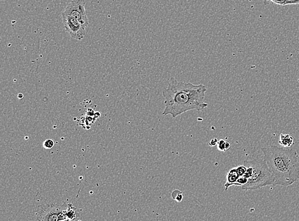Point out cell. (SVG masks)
I'll list each match as a JSON object with an SVG mask.
<instances>
[{"label":"cell","instance_id":"8992f818","mask_svg":"<svg viewBox=\"0 0 299 221\" xmlns=\"http://www.w3.org/2000/svg\"><path fill=\"white\" fill-rule=\"evenodd\" d=\"M62 17L64 27L72 38L79 41H81L85 38L86 34V30H85L86 28H85L78 19L64 12L62 14Z\"/></svg>","mask_w":299,"mask_h":221},{"label":"cell","instance_id":"ba28073f","mask_svg":"<svg viewBox=\"0 0 299 221\" xmlns=\"http://www.w3.org/2000/svg\"><path fill=\"white\" fill-rule=\"evenodd\" d=\"M279 143L281 146L285 148L290 147L294 144V138L292 135L290 134H281L280 137Z\"/></svg>","mask_w":299,"mask_h":221},{"label":"cell","instance_id":"4fadbf2b","mask_svg":"<svg viewBox=\"0 0 299 221\" xmlns=\"http://www.w3.org/2000/svg\"><path fill=\"white\" fill-rule=\"evenodd\" d=\"M237 173L239 175V177L244 176V175L246 174V170H247V168H246L245 166H239L238 167L236 168Z\"/></svg>","mask_w":299,"mask_h":221},{"label":"cell","instance_id":"52a82bcc","mask_svg":"<svg viewBox=\"0 0 299 221\" xmlns=\"http://www.w3.org/2000/svg\"><path fill=\"white\" fill-rule=\"evenodd\" d=\"M239 177H239L238 173H237L236 168L231 169L229 172L228 173L227 178H226L227 181H226L225 185V190H227L230 186L234 185L237 180H238Z\"/></svg>","mask_w":299,"mask_h":221},{"label":"cell","instance_id":"9c48e42d","mask_svg":"<svg viewBox=\"0 0 299 221\" xmlns=\"http://www.w3.org/2000/svg\"><path fill=\"white\" fill-rule=\"evenodd\" d=\"M172 198L173 200L177 201V202H181L183 200V194L181 190L175 189L173 190L172 193Z\"/></svg>","mask_w":299,"mask_h":221},{"label":"cell","instance_id":"277c9868","mask_svg":"<svg viewBox=\"0 0 299 221\" xmlns=\"http://www.w3.org/2000/svg\"><path fill=\"white\" fill-rule=\"evenodd\" d=\"M69 203H47L37 207V221H61L68 220L67 211Z\"/></svg>","mask_w":299,"mask_h":221},{"label":"cell","instance_id":"7a4b0ae2","mask_svg":"<svg viewBox=\"0 0 299 221\" xmlns=\"http://www.w3.org/2000/svg\"><path fill=\"white\" fill-rule=\"evenodd\" d=\"M274 186L289 187L299 180L298 154L294 149L276 146L261 148Z\"/></svg>","mask_w":299,"mask_h":221},{"label":"cell","instance_id":"2e32d148","mask_svg":"<svg viewBox=\"0 0 299 221\" xmlns=\"http://www.w3.org/2000/svg\"><path fill=\"white\" fill-rule=\"evenodd\" d=\"M217 143H218V142H217V139H211L210 142V145L211 146H215Z\"/></svg>","mask_w":299,"mask_h":221},{"label":"cell","instance_id":"8fae6325","mask_svg":"<svg viewBox=\"0 0 299 221\" xmlns=\"http://www.w3.org/2000/svg\"><path fill=\"white\" fill-rule=\"evenodd\" d=\"M43 146L45 149H51L54 147V142L52 139H47L43 142Z\"/></svg>","mask_w":299,"mask_h":221},{"label":"cell","instance_id":"9a60e30c","mask_svg":"<svg viewBox=\"0 0 299 221\" xmlns=\"http://www.w3.org/2000/svg\"><path fill=\"white\" fill-rule=\"evenodd\" d=\"M287 1V0H273L272 3L278 4V5L285 6Z\"/></svg>","mask_w":299,"mask_h":221},{"label":"cell","instance_id":"ac0fdd59","mask_svg":"<svg viewBox=\"0 0 299 221\" xmlns=\"http://www.w3.org/2000/svg\"><path fill=\"white\" fill-rule=\"evenodd\" d=\"M266 2H272L273 1V0H264Z\"/></svg>","mask_w":299,"mask_h":221},{"label":"cell","instance_id":"6da1fadb","mask_svg":"<svg viewBox=\"0 0 299 221\" xmlns=\"http://www.w3.org/2000/svg\"><path fill=\"white\" fill-rule=\"evenodd\" d=\"M206 91L205 85L179 82L171 78L168 87L163 91L166 108L162 115L176 118L188 111H203L208 106L204 102Z\"/></svg>","mask_w":299,"mask_h":221},{"label":"cell","instance_id":"5b68a950","mask_svg":"<svg viewBox=\"0 0 299 221\" xmlns=\"http://www.w3.org/2000/svg\"><path fill=\"white\" fill-rule=\"evenodd\" d=\"M85 5V0H72L64 13L78 19L85 28H87L89 25V21Z\"/></svg>","mask_w":299,"mask_h":221},{"label":"cell","instance_id":"e0dca14e","mask_svg":"<svg viewBox=\"0 0 299 221\" xmlns=\"http://www.w3.org/2000/svg\"><path fill=\"white\" fill-rule=\"evenodd\" d=\"M79 221L78 219V220H65V221Z\"/></svg>","mask_w":299,"mask_h":221},{"label":"cell","instance_id":"7c38bea8","mask_svg":"<svg viewBox=\"0 0 299 221\" xmlns=\"http://www.w3.org/2000/svg\"><path fill=\"white\" fill-rule=\"evenodd\" d=\"M225 145V141H224L223 139L219 140L218 143H217V148H218L219 151H221V152H226Z\"/></svg>","mask_w":299,"mask_h":221},{"label":"cell","instance_id":"30bf717a","mask_svg":"<svg viewBox=\"0 0 299 221\" xmlns=\"http://www.w3.org/2000/svg\"><path fill=\"white\" fill-rule=\"evenodd\" d=\"M248 182V179L245 177L242 176L239 177L238 180H237L236 182L234 183L235 186H239V187H243L245 185L246 183Z\"/></svg>","mask_w":299,"mask_h":221},{"label":"cell","instance_id":"5bb4252c","mask_svg":"<svg viewBox=\"0 0 299 221\" xmlns=\"http://www.w3.org/2000/svg\"><path fill=\"white\" fill-rule=\"evenodd\" d=\"M295 4H299V0H287L285 5H295Z\"/></svg>","mask_w":299,"mask_h":221},{"label":"cell","instance_id":"3957f363","mask_svg":"<svg viewBox=\"0 0 299 221\" xmlns=\"http://www.w3.org/2000/svg\"><path fill=\"white\" fill-rule=\"evenodd\" d=\"M244 164L252 166V177L248 179V182L241 189L244 190H254L266 186H274L273 177L270 173L265 160L253 159L246 160Z\"/></svg>","mask_w":299,"mask_h":221}]
</instances>
